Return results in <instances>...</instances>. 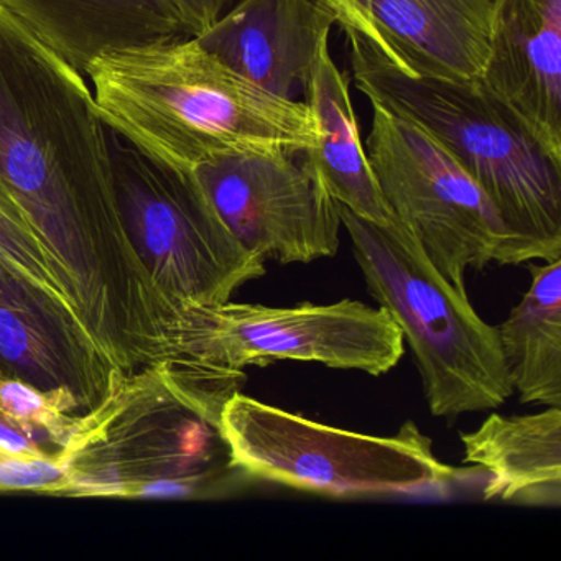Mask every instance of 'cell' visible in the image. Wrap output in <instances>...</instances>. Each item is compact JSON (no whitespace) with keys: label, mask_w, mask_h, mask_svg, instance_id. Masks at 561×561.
Masks as SVG:
<instances>
[{"label":"cell","mask_w":561,"mask_h":561,"mask_svg":"<svg viewBox=\"0 0 561 561\" xmlns=\"http://www.w3.org/2000/svg\"><path fill=\"white\" fill-rule=\"evenodd\" d=\"M110 144L124 229L163 297L176 307L226 304L265 274V262L229 231L195 172L152 159L111 129Z\"/></svg>","instance_id":"cell-7"},{"label":"cell","mask_w":561,"mask_h":561,"mask_svg":"<svg viewBox=\"0 0 561 561\" xmlns=\"http://www.w3.org/2000/svg\"><path fill=\"white\" fill-rule=\"evenodd\" d=\"M366 153L390 211L456 290L466 294L468 268L501 265L507 236L494 206L425 130L373 104Z\"/></svg>","instance_id":"cell-9"},{"label":"cell","mask_w":561,"mask_h":561,"mask_svg":"<svg viewBox=\"0 0 561 561\" xmlns=\"http://www.w3.org/2000/svg\"><path fill=\"white\" fill-rule=\"evenodd\" d=\"M121 374L73 305L0 255V379L71 393L88 413L106 400Z\"/></svg>","instance_id":"cell-11"},{"label":"cell","mask_w":561,"mask_h":561,"mask_svg":"<svg viewBox=\"0 0 561 561\" xmlns=\"http://www.w3.org/2000/svg\"><path fill=\"white\" fill-rule=\"evenodd\" d=\"M501 0H369V42L416 78L481 80Z\"/></svg>","instance_id":"cell-13"},{"label":"cell","mask_w":561,"mask_h":561,"mask_svg":"<svg viewBox=\"0 0 561 561\" xmlns=\"http://www.w3.org/2000/svg\"><path fill=\"white\" fill-rule=\"evenodd\" d=\"M0 255L25 277L77 308L70 282L48 254L47 248L28 221L24 209L12 198L2 183H0Z\"/></svg>","instance_id":"cell-19"},{"label":"cell","mask_w":561,"mask_h":561,"mask_svg":"<svg viewBox=\"0 0 561 561\" xmlns=\"http://www.w3.org/2000/svg\"><path fill=\"white\" fill-rule=\"evenodd\" d=\"M0 449L11 455L51 459L45 455L41 445L2 409H0Z\"/></svg>","instance_id":"cell-23"},{"label":"cell","mask_w":561,"mask_h":561,"mask_svg":"<svg viewBox=\"0 0 561 561\" xmlns=\"http://www.w3.org/2000/svg\"><path fill=\"white\" fill-rule=\"evenodd\" d=\"M9 491L67 495V469L55 459L11 455L0 449V492Z\"/></svg>","instance_id":"cell-20"},{"label":"cell","mask_w":561,"mask_h":561,"mask_svg":"<svg viewBox=\"0 0 561 561\" xmlns=\"http://www.w3.org/2000/svg\"><path fill=\"white\" fill-rule=\"evenodd\" d=\"M232 465L249 478L344 497L420 494L455 479L428 436L407 422L393 436L347 432L236 390L219 416Z\"/></svg>","instance_id":"cell-6"},{"label":"cell","mask_w":561,"mask_h":561,"mask_svg":"<svg viewBox=\"0 0 561 561\" xmlns=\"http://www.w3.org/2000/svg\"><path fill=\"white\" fill-rule=\"evenodd\" d=\"M87 77L110 51L188 38L172 0H2Z\"/></svg>","instance_id":"cell-15"},{"label":"cell","mask_w":561,"mask_h":561,"mask_svg":"<svg viewBox=\"0 0 561 561\" xmlns=\"http://www.w3.org/2000/svg\"><path fill=\"white\" fill-rule=\"evenodd\" d=\"M367 290L399 327L419 367L430 412L497 409L514 393L497 328L485 323L393 216L376 225L340 205Z\"/></svg>","instance_id":"cell-5"},{"label":"cell","mask_w":561,"mask_h":561,"mask_svg":"<svg viewBox=\"0 0 561 561\" xmlns=\"http://www.w3.org/2000/svg\"><path fill=\"white\" fill-rule=\"evenodd\" d=\"M0 183L126 374L172 359L182 313L137 257L114 188L110 129L87 78L0 0Z\"/></svg>","instance_id":"cell-1"},{"label":"cell","mask_w":561,"mask_h":561,"mask_svg":"<svg viewBox=\"0 0 561 561\" xmlns=\"http://www.w3.org/2000/svg\"><path fill=\"white\" fill-rule=\"evenodd\" d=\"M530 271V288L497 328L499 341L522 402L561 407V259Z\"/></svg>","instance_id":"cell-18"},{"label":"cell","mask_w":561,"mask_h":561,"mask_svg":"<svg viewBox=\"0 0 561 561\" xmlns=\"http://www.w3.org/2000/svg\"><path fill=\"white\" fill-rule=\"evenodd\" d=\"M183 359L193 369L242 380L248 366L272 360L318 363L379 377L403 356V336L382 308L363 301L275 308L180 305Z\"/></svg>","instance_id":"cell-8"},{"label":"cell","mask_w":561,"mask_h":561,"mask_svg":"<svg viewBox=\"0 0 561 561\" xmlns=\"http://www.w3.org/2000/svg\"><path fill=\"white\" fill-rule=\"evenodd\" d=\"M317 124V142L304 153L327 192L354 215L389 225L393 219L370 167L351 101L350 83L324 47L304 90Z\"/></svg>","instance_id":"cell-17"},{"label":"cell","mask_w":561,"mask_h":561,"mask_svg":"<svg viewBox=\"0 0 561 561\" xmlns=\"http://www.w3.org/2000/svg\"><path fill=\"white\" fill-rule=\"evenodd\" d=\"M334 24L318 0H241L195 38L262 90L294 100L310 81Z\"/></svg>","instance_id":"cell-12"},{"label":"cell","mask_w":561,"mask_h":561,"mask_svg":"<svg viewBox=\"0 0 561 561\" xmlns=\"http://www.w3.org/2000/svg\"><path fill=\"white\" fill-rule=\"evenodd\" d=\"M481 81L561 159V0H501Z\"/></svg>","instance_id":"cell-14"},{"label":"cell","mask_w":561,"mask_h":561,"mask_svg":"<svg viewBox=\"0 0 561 561\" xmlns=\"http://www.w3.org/2000/svg\"><path fill=\"white\" fill-rule=\"evenodd\" d=\"M192 37L208 31L234 0H172Z\"/></svg>","instance_id":"cell-21"},{"label":"cell","mask_w":561,"mask_h":561,"mask_svg":"<svg viewBox=\"0 0 561 561\" xmlns=\"http://www.w3.org/2000/svg\"><path fill=\"white\" fill-rule=\"evenodd\" d=\"M297 157L229 153L193 170L229 231L264 262L310 264L340 249V205Z\"/></svg>","instance_id":"cell-10"},{"label":"cell","mask_w":561,"mask_h":561,"mask_svg":"<svg viewBox=\"0 0 561 561\" xmlns=\"http://www.w3.org/2000/svg\"><path fill=\"white\" fill-rule=\"evenodd\" d=\"M87 78L103 123L173 169L239 152L304 156L317 142L307 104L267 93L195 37L110 51Z\"/></svg>","instance_id":"cell-2"},{"label":"cell","mask_w":561,"mask_h":561,"mask_svg":"<svg viewBox=\"0 0 561 561\" xmlns=\"http://www.w3.org/2000/svg\"><path fill=\"white\" fill-rule=\"evenodd\" d=\"M357 90L425 130L474 180L505 229L501 265L561 259V159L481 80L403 73L366 38L350 35Z\"/></svg>","instance_id":"cell-4"},{"label":"cell","mask_w":561,"mask_h":561,"mask_svg":"<svg viewBox=\"0 0 561 561\" xmlns=\"http://www.w3.org/2000/svg\"><path fill=\"white\" fill-rule=\"evenodd\" d=\"M336 19L344 34L369 38V0H318Z\"/></svg>","instance_id":"cell-22"},{"label":"cell","mask_w":561,"mask_h":561,"mask_svg":"<svg viewBox=\"0 0 561 561\" xmlns=\"http://www.w3.org/2000/svg\"><path fill=\"white\" fill-rule=\"evenodd\" d=\"M465 459L491 479L485 501L561 505V409L524 416L491 415L476 432L462 433Z\"/></svg>","instance_id":"cell-16"},{"label":"cell","mask_w":561,"mask_h":561,"mask_svg":"<svg viewBox=\"0 0 561 561\" xmlns=\"http://www.w3.org/2000/svg\"><path fill=\"white\" fill-rule=\"evenodd\" d=\"M238 380L175 363L121 374L83 413L60 462L75 497L192 499L232 465L219 416Z\"/></svg>","instance_id":"cell-3"}]
</instances>
